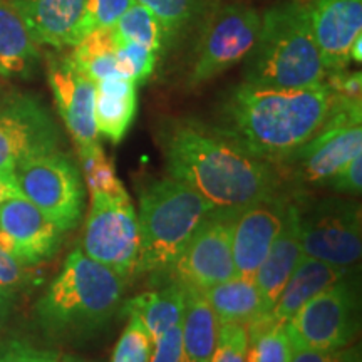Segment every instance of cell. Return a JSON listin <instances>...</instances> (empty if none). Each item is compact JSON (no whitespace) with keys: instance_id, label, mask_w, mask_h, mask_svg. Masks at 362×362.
<instances>
[{"instance_id":"1","label":"cell","mask_w":362,"mask_h":362,"mask_svg":"<svg viewBox=\"0 0 362 362\" xmlns=\"http://www.w3.org/2000/svg\"><path fill=\"white\" fill-rule=\"evenodd\" d=\"M160 144L171 178L187 183L214 208L242 210L282 189L275 165L197 119L168 121Z\"/></svg>"},{"instance_id":"2","label":"cell","mask_w":362,"mask_h":362,"mask_svg":"<svg viewBox=\"0 0 362 362\" xmlns=\"http://www.w3.org/2000/svg\"><path fill=\"white\" fill-rule=\"evenodd\" d=\"M332 104L327 83L305 89H265L242 83L225 99L216 129L277 168L314 138Z\"/></svg>"},{"instance_id":"3","label":"cell","mask_w":362,"mask_h":362,"mask_svg":"<svg viewBox=\"0 0 362 362\" xmlns=\"http://www.w3.org/2000/svg\"><path fill=\"white\" fill-rule=\"evenodd\" d=\"M126 280L72 250L37 302V319L47 334L64 339L98 334L119 310Z\"/></svg>"},{"instance_id":"4","label":"cell","mask_w":362,"mask_h":362,"mask_svg":"<svg viewBox=\"0 0 362 362\" xmlns=\"http://www.w3.org/2000/svg\"><path fill=\"white\" fill-rule=\"evenodd\" d=\"M243 61V84L253 88L305 89L327 79L300 0L279 4L262 13L259 37Z\"/></svg>"},{"instance_id":"5","label":"cell","mask_w":362,"mask_h":362,"mask_svg":"<svg viewBox=\"0 0 362 362\" xmlns=\"http://www.w3.org/2000/svg\"><path fill=\"white\" fill-rule=\"evenodd\" d=\"M215 208L183 181L161 178L139 192V248L134 274H166Z\"/></svg>"},{"instance_id":"6","label":"cell","mask_w":362,"mask_h":362,"mask_svg":"<svg viewBox=\"0 0 362 362\" xmlns=\"http://www.w3.org/2000/svg\"><path fill=\"white\" fill-rule=\"evenodd\" d=\"M359 153H362L361 99L334 94L332 110L322 128L291 158L280 163L277 170H284V176L297 185L322 187L329 185Z\"/></svg>"},{"instance_id":"7","label":"cell","mask_w":362,"mask_h":362,"mask_svg":"<svg viewBox=\"0 0 362 362\" xmlns=\"http://www.w3.org/2000/svg\"><path fill=\"white\" fill-rule=\"evenodd\" d=\"M19 193L39 208L62 232L79 225L86 192L79 166L61 149L40 153L13 168Z\"/></svg>"},{"instance_id":"8","label":"cell","mask_w":362,"mask_h":362,"mask_svg":"<svg viewBox=\"0 0 362 362\" xmlns=\"http://www.w3.org/2000/svg\"><path fill=\"white\" fill-rule=\"evenodd\" d=\"M285 327L293 347L337 351L351 346L359 330L356 274L312 297Z\"/></svg>"},{"instance_id":"9","label":"cell","mask_w":362,"mask_h":362,"mask_svg":"<svg viewBox=\"0 0 362 362\" xmlns=\"http://www.w3.org/2000/svg\"><path fill=\"white\" fill-rule=\"evenodd\" d=\"M298 208L302 253L339 267H356L362 253L361 205L347 198H324Z\"/></svg>"},{"instance_id":"10","label":"cell","mask_w":362,"mask_h":362,"mask_svg":"<svg viewBox=\"0 0 362 362\" xmlns=\"http://www.w3.org/2000/svg\"><path fill=\"white\" fill-rule=\"evenodd\" d=\"M260 24L262 13L245 4L216 8L198 39L188 76L189 88H198L242 62L257 42Z\"/></svg>"},{"instance_id":"11","label":"cell","mask_w":362,"mask_h":362,"mask_svg":"<svg viewBox=\"0 0 362 362\" xmlns=\"http://www.w3.org/2000/svg\"><path fill=\"white\" fill-rule=\"evenodd\" d=\"M138 248V214L131 198H111L103 193H90L81 250L89 259L128 280L134 275Z\"/></svg>"},{"instance_id":"12","label":"cell","mask_w":362,"mask_h":362,"mask_svg":"<svg viewBox=\"0 0 362 362\" xmlns=\"http://www.w3.org/2000/svg\"><path fill=\"white\" fill-rule=\"evenodd\" d=\"M237 211L215 208L202 221L171 267L175 284L205 292L237 275L232 250V228Z\"/></svg>"},{"instance_id":"13","label":"cell","mask_w":362,"mask_h":362,"mask_svg":"<svg viewBox=\"0 0 362 362\" xmlns=\"http://www.w3.org/2000/svg\"><path fill=\"white\" fill-rule=\"evenodd\" d=\"M61 134L39 99L13 94L0 101V171H13L21 161L59 149Z\"/></svg>"},{"instance_id":"14","label":"cell","mask_w":362,"mask_h":362,"mask_svg":"<svg viewBox=\"0 0 362 362\" xmlns=\"http://www.w3.org/2000/svg\"><path fill=\"white\" fill-rule=\"evenodd\" d=\"M62 232L22 194L0 203V247L22 265L51 260L62 243Z\"/></svg>"},{"instance_id":"15","label":"cell","mask_w":362,"mask_h":362,"mask_svg":"<svg viewBox=\"0 0 362 362\" xmlns=\"http://www.w3.org/2000/svg\"><path fill=\"white\" fill-rule=\"evenodd\" d=\"M291 203V197L280 189L237 211L232 228V250L240 277H255V272L287 220Z\"/></svg>"},{"instance_id":"16","label":"cell","mask_w":362,"mask_h":362,"mask_svg":"<svg viewBox=\"0 0 362 362\" xmlns=\"http://www.w3.org/2000/svg\"><path fill=\"white\" fill-rule=\"evenodd\" d=\"M307 8L325 71L347 69L349 51L362 35V0H300Z\"/></svg>"},{"instance_id":"17","label":"cell","mask_w":362,"mask_h":362,"mask_svg":"<svg viewBox=\"0 0 362 362\" xmlns=\"http://www.w3.org/2000/svg\"><path fill=\"white\" fill-rule=\"evenodd\" d=\"M47 78L59 115L76 146L84 148L99 143L94 121L96 83L81 72L69 56L49 59Z\"/></svg>"},{"instance_id":"18","label":"cell","mask_w":362,"mask_h":362,"mask_svg":"<svg viewBox=\"0 0 362 362\" xmlns=\"http://www.w3.org/2000/svg\"><path fill=\"white\" fill-rule=\"evenodd\" d=\"M35 42L54 49L78 45L86 37L88 0H12Z\"/></svg>"},{"instance_id":"19","label":"cell","mask_w":362,"mask_h":362,"mask_svg":"<svg viewBox=\"0 0 362 362\" xmlns=\"http://www.w3.org/2000/svg\"><path fill=\"white\" fill-rule=\"evenodd\" d=\"M354 272L356 267H339L304 255L288 277L274 307L252 322L285 325L312 297L332 287L339 280L349 277Z\"/></svg>"},{"instance_id":"20","label":"cell","mask_w":362,"mask_h":362,"mask_svg":"<svg viewBox=\"0 0 362 362\" xmlns=\"http://www.w3.org/2000/svg\"><path fill=\"white\" fill-rule=\"evenodd\" d=\"M302 257L304 253L300 245V230H298V208L297 203L292 202L279 237L272 243L270 250L267 252L264 262L253 277L264 304V312L260 315L267 314L277 302L280 292Z\"/></svg>"},{"instance_id":"21","label":"cell","mask_w":362,"mask_h":362,"mask_svg":"<svg viewBox=\"0 0 362 362\" xmlns=\"http://www.w3.org/2000/svg\"><path fill=\"white\" fill-rule=\"evenodd\" d=\"M40 61L39 44L12 0H0V78L27 79Z\"/></svg>"},{"instance_id":"22","label":"cell","mask_w":362,"mask_h":362,"mask_svg":"<svg viewBox=\"0 0 362 362\" xmlns=\"http://www.w3.org/2000/svg\"><path fill=\"white\" fill-rule=\"evenodd\" d=\"M138 111V84L126 78H110L96 83L94 121L98 134L112 144L121 143Z\"/></svg>"},{"instance_id":"23","label":"cell","mask_w":362,"mask_h":362,"mask_svg":"<svg viewBox=\"0 0 362 362\" xmlns=\"http://www.w3.org/2000/svg\"><path fill=\"white\" fill-rule=\"evenodd\" d=\"M216 337H218V320L214 309L208 304L205 293L197 288H185L181 362H210L216 346Z\"/></svg>"},{"instance_id":"24","label":"cell","mask_w":362,"mask_h":362,"mask_svg":"<svg viewBox=\"0 0 362 362\" xmlns=\"http://www.w3.org/2000/svg\"><path fill=\"white\" fill-rule=\"evenodd\" d=\"M203 293L218 324L248 325L264 312L262 296L253 279L235 275Z\"/></svg>"},{"instance_id":"25","label":"cell","mask_w":362,"mask_h":362,"mask_svg":"<svg viewBox=\"0 0 362 362\" xmlns=\"http://www.w3.org/2000/svg\"><path fill=\"white\" fill-rule=\"evenodd\" d=\"M126 314H133L141 320L146 332L155 342L166 330L181 324L185 312V288L170 284L161 291L139 293L124 304Z\"/></svg>"},{"instance_id":"26","label":"cell","mask_w":362,"mask_h":362,"mask_svg":"<svg viewBox=\"0 0 362 362\" xmlns=\"http://www.w3.org/2000/svg\"><path fill=\"white\" fill-rule=\"evenodd\" d=\"M119 47L112 29H98L89 33L72 47L69 59L81 72L94 83L110 78H119L116 71V52Z\"/></svg>"},{"instance_id":"27","label":"cell","mask_w":362,"mask_h":362,"mask_svg":"<svg viewBox=\"0 0 362 362\" xmlns=\"http://www.w3.org/2000/svg\"><path fill=\"white\" fill-rule=\"evenodd\" d=\"M247 362H291L293 346L285 325L252 322L247 325Z\"/></svg>"},{"instance_id":"28","label":"cell","mask_w":362,"mask_h":362,"mask_svg":"<svg viewBox=\"0 0 362 362\" xmlns=\"http://www.w3.org/2000/svg\"><path fill=\"white\" fill-rule=\"evenodd\" d=\"M78 155L89 193H103L111 198L129 197L124 185L117 178L115 163L106 156L101 144L94 143L90 146L78 148Z\"/></svg>"},{"instance_id":"29","label":"cell","mask_w":362,"mask_h":362,"mask_svg":"<svg viewBox=\"0 0 362 362\" xmlns=\"http://www.w3.org/2000/svg\"><path fill=\"white\" fill-rule=\"evenodd\" d=\"M155 16L163 30V42H171L205 11L206 0H136Z\"/></svg>"},{"instance_id":"30","label":"cell","mask_w":362,"mask_h":362,"mask_svg":"<svg viewBox=\"0 0 362 362\" xmlns=\"http://www.w3.org/2000/svg\"><path fill=\"white\" fill-rule=\"evenodd\" d=\"M115 30L117 42H134L141 44L144 47L153 49V51L160 52L163 47V30L158 21L155 19L151 12L141 4L134 2L123 16L119 17V21L116 22V25L112 27Z\"/></svg>"},{"instance_id":"31","label":"cell","mask_w":362,"mask_h":362,"mask_svg":"<svg viewBox=\"0 0 362 362\" xmlns=\"http://www.w3.org/2000/svg\"><path fill=\"white\" fill-rule=\"evenodd\" d=\"M158 52L141 44L121 42L116 52V71L119 78L141 84L153 74Z\"/></svg>"},{"instance_id":"32","label":"cell","mask_w":362,"mask_h":362,"mask_svg":"<svg viewBox=\"0 0 362 362\" xmlns=\"http://www.w3.org/2000/svg\"><path fill=\"white\" fill-rule=\"evenodd\" d=\"M153 341L138 317L129 314L128 325L117 339L111 362H149Z\"/></svg>"},{"instance_id":"33","label":"cell","mask_w":362,"mask_h":362,"mask_svg":"<svg viewBox=\"0 0 362 362\" xmlns=\"http://www.w3.org/2000/svg\"><path fill=\"white\" fill-rule=\"evenodd\" d=\"M247 325L218 324V337L210 362H247Z\"/></svg>"},{"instance_id":"34","label":"cell","mask_w":362,"mask_h":362,"mask_svg":"<svg viewBox=\"0 0 362 362\" xmlns=\"http://www.w3.org/2000/svg\"><path fill=\"white\" fill-rule=\"evenodd\" d=\"M134 2L136 0H88L84 21L86 35L98 29H112Z\"/></svg>"},{"instance_id":"35","label":"cell","mask_w":362,"mask_h":362,"mask_svg":"<svg viewBox=\"0 0 362 362\" xmlns=\"http://www.w3.org/2000/svg\"><path fill=\"white\" fill-rule=\"evenodd\" d=\"M56 351L44 349L22 339L0 341V362H57Z\"/></svg>"},{"instance_id":"36","label":"cell","mask_w":362,"mask_h":362,"mask_svg":"<svg viewBox=\"0 0 362 362\" xmlns=\"http://www.w3.org/2000/svg\"><path fill=\"white\" fill-rule=\"evenodd\" d=\"M27 267L0 247V292L16 296L27 282Z\"/></svg>"},{"instance_id":"37","label":"cell","mask_w":362,"mask_h":362,"mask_svg":"<svg viewBox=\"0 0 362 362\" xmlns=\"http://www.w3.org/2000/svg\"><path fill=\"white\" fill-rule=\"evenodd\" d=\"M181 359H183V339H181V324H178L153 342L149 362H181Z\"/></svg>"},{"instance_id":"38","label":"cell","mask_w":362,"mask_h":362,"mask_svg":"<svg viewBox=\"0 0 362 362\" xmlns=\"http://www.w3.org/2000/svg\"><path fill=\"white\" fill-rule=\"evenodd\" d=\"M291 362H361L357 347H342L337 351H314L293 347Z\"/></svg>"},{"instance_id":"39","label":"cell","mask_w":362,"mask_h":362,"mask_svg":"<svg viewBox=\"0 0 362 362\" xmlns=\"http://www.w3.org/2000/svg\"><path fill=\"white\" fill-rule=\"evenodd\" d=\"M329 187L341 193L356 197L362 189V153L356 155L339 173L329 181Z\"/></svg>"},{"instance_id":"40","label":"cell","mask_w":362,"mask_h":362,"mask_svg":"<svg viewBox=\"0 0 362 362\" xmlns=\"http://www.w3.org/2000/svg\"><path fill=\"white\" fill-rule=\"evenodd\" d=\"M19 193L16 180H13L12 171H0V203L6 202L7 198L16 197Z\"/></svg>"},{"instance_id":"41","label":"cell","mask_w":362,"mask_h":362,"mask_svg":"<svg viewBox=\"0 0 362 362\" xmlns=\"http://www.w3.org/2000/svg\"><path fill=\"white\" fill-rule=\"evenodd\" d=\"M361 45H362V35H361V37H357L354 40V44L351 45V51H349L351 62H361V59H362V56H361Z\"/></svg>"},{"instance_id":"42","label":"cell","mask_w":362,"mask_h":362,"mask_svg":"<svg viewBox=\"0 0 362 362\" xmlns=\"http://www.w3.org/2000/svg\"><path fill=\"white\" fill-rule=\"evenodd\" d=\"M11 300H12V296L0 292V314H4V312L7 310V307H8V304H11Z\"/></svg>"},{"instance_id":"43","label":"cell","mask_w":362,"mask_h":362,"mask_svg":"<svg viewBox=\"0 0 362 362\" xmlns=\"http://www.w3.org/2000/svg\"><path fill=\"white\" fill-rule=\"evenodd\" d=\"M57 362H84V361L78 359V357H74V356H59Z\"/></svg>"},{"instance_id":"44","label":"cell","mask_w":362,"mask_h":362,"mask_svg":"<svg viewBox=\"0 0 362 362\" xmlns=\"http://www.w3.org/2000/svg\"><path fill=\"white\" fill-rule=\"evenodd\" d=\"M84 362H86V361H84Z\"/></svg>"}]
</instances>
